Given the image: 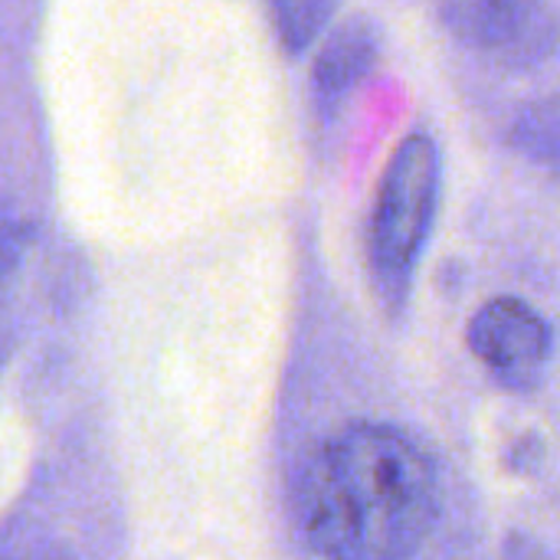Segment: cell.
I'll return each mask as SVG.
<instances>
[{
	"label": "cell",
	"instance_id": "cell-4",
	"mask_svg": "<svg viewBox=\"0 0 560 560\" xmlns=\"http://www.w3.org/2000/svg\"><path fill=\"white\" fill-rule=\"evenodd\" d=\"M469 348L476 361L509 390H535L551 361V328L522 299H489L469 322Z\"/></svg>",
	"mask_w": 560,
	"mask_h": 560
},
{
	"label": "cell",
	"instance_id": "cell-5",
	"mask_svg": "<svg viewBox=\"0 0 560 560\" xmlns=\"http://www.w3.org/2000/svg\"><path fill=\"white\" fill-rule=\"evenodd\" d=\"M374 59H377V36L364 20L338 26L318 49L312 69L315 95L328 105H338L348 92H354L364 82Z\"/></svg>",
	"mask_w": 560,
	"mask_h": 560
},
{
	"label": "cell",
	"instance_id": "cell-1",
	"mask_svg": "<svg viewBox=\"0 0 560 560\" xmlns=\"http://www.w3.org/2000/svg\"><path fill=\"white\" fill-rule=\"evenodd\" d=\"M440 518V482L413 436L351 423L302 466L295 525L325 560H407Z\"/></svg>",
	"mask_w": 560,
	"mask_h": 560
},
{
	"label": "cell",
	"instance_id": "cell-6",
	"mask_svg": "<svg viewBox=\"0 0 560 560\" xmlns=\"http://www.w3.org/2000/svg\"><path fill=\"white\" fill-rule=\"evenodd\" d=\"M338 0H269L272 26L289 56H302L328 26Z\"/></svg>",
	"mask_w": 560,
	"mask_h": 560
},
{
	"label": "cell",
	"instance_id": "cell-2",
	"mask_svg": "<svg viewBox=\"0 0 560 560\" xmlns=\"http://www.w3.org/2000/svg\"><path fill=\"white\" fill-rule=\"evenodd\" d=\"M440 197V151L433 138L410 135L394 151L371 220V266L384 295L400 299L423 253Z\"/></svg>",
	"mask_w": 560,
	"mask_h": 560
},
{
	"label": "cell",
	"instance_id": "cell-8",
	"mask_svg": "<svg viewBox=\"0 0 560 560\" xmlns=\"http://www.w3.org/2000/svg\"><path fill=\"white\" fill-rule=\"evenodd\" d=\"M0 560H43V558H33V555H10V558H0Z\"/></svg>",
	"mask_w": 560,
	"mask_h": 560
},
{
	"label": "cell",
	"instance_id": "cell-3",
	"mask_svg": "<svg viewBox=\"0 0 560 560\" xmlns=\"http://www.w3.org/2000/svg\"><path fill=\"white\" fill-rule=\"evenodd\" d=\"M443 23L502 66H538L560 46V20L545 0H446Z\"/></svg>",
	"mask_w": 560,
	"mask_h": 560
},
{
	"label": "cell",
	"instance_id": "cell-7",
	"mask_svg": "<svg viewBox=\"0 0 560 560\" xmlns=\"http://www.w3.org/2000/svg\"><path fill=\"white\" fill-rule=\"evenodd\" d=\"M512 141L535 161L560 167V98L525 108L515 121Z\"/></svg>",
	"mask_w": 560,
	"mask_h": 560
}]
</instances>
